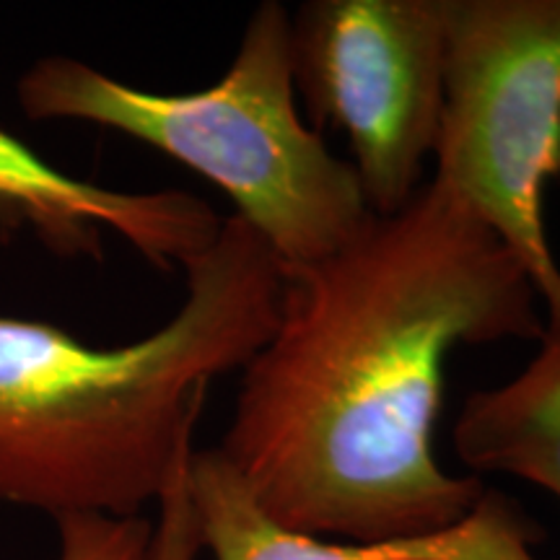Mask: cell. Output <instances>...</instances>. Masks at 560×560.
Returning a JSON list of instances; mask_svg holds the SVG:
<instances>
[{"instance_id":"cell-1","label":"cell","mask_w":560,"mask_h":560,"mask_svg":"<svg viewBox=\"0 0 560 560\" xmlns=\"http://www.w3.org/2000/svg\"><path fill=\"white\" fill-rule=\"evenodd\" d=\"M270 338L215 446L280 527L327 540L436 535L486 493L433 454L446 359L540 342L548 319L514 252L429 179L325 260L283 268Z\"/></svg>"},{"instance_id":"cell-2","label":"cell","mask_w":560,"mask_h":560,"mask_svg":"<svg viewBox=\"0 0 560 560\" xmlns=\"http://www.w3.org/2000/svg\"><path fill=\"white\" fill-rule=\"evenodd\" d=\"M182 270L179 310L125 346L0 314V506L52 522L156 506L210 384L247 366L283 296L278 257L236 215Z\"/></svg>"},{"instance_id":"cell-3","label":"cell","mask_w":560,"mask_h":560,"mask_svg":"<svg viewBox=\"0 0 560 560\" xmlns=\"http://www.w3.org/2000/svg\"><path fill=\"white\" fill-rule=\"evenodd\" d=\"M16 102L34 122L122 132L200 174L283 268L325 260L371 221L350 161L296 107L291 11L278 0L252 11L213 86L145 91L70 55H45L19 75Z\"/></svg>"},{"instance_id":"cell-4","label":"cell","mask_w":560,"mask_h":560,"mask_svg":"<svg viewBox=\"0 0 560 560\" xmlns=\"http://www.w3.org/2000/svg\"><path fill=\"white\" fill-rule=\"evenodd\" d=\"M444 107L431 182L472 210L560 322L545 195L560 177V0H441Z\"/></svg>"},{"instance_id":"cell-5","label":"cell","mask_w":560,"mask_h":560,"mask_svg":"<svg viewBox=\"0 0 560 560\" xmlns=\"http://www.w3.org/2000/svg\"><path fill=\"white\" fill-rule=\"evenodd\" d=\"M291 75L312 128L348 138L371 215L408 206L444 107L441 0H306L291 11Z\"/></svg>"},{"instance_id":"cell-6","label":"cell","mask_w":560,"mask_h":560,"mask_svg":"<svg viewBox=\"0 0 560 560\" xmlns=\"http://www.w3.org/2000/svg\"><path fill=\"white\" fill-rule=\"evenodd\" d=\"M0 221L24 226L62 260H102L104 236L122 240L170 272L215 242L223 219L187 190L128 192L58 170L0 128Z\"/></svg>"},{"instance_id":"cell-7","label":"cell","mask_w":560,"mask_h":560,"mask_svg":"<svg viewBox=\"0 0 560 560\" xmlns=\"http://www.w3.org/2000/svg\"><path fill=\"white\" fill-rule=\"evenodd\" d=\"M187 486L200 548L213 560H540L545 540L520 503L488 488L465 520L436 535L350 542L272 522L215 446L192 452Z\"/></svg>"},{"instance_id":"cell-8","label":"cell","mask_w":560,"mask_h":560,"mask_svg":"<svg viewBox=\"0 0 560 560\" xmlns=\"http://www.w3.org/2000/svg\"><path fill=\"white\" fill-rule=\"evenodd\" d=\"M452 441L472 472L514 475L560 499V322L522 374L467 397Z\"/></svg>"},{"instance_id":"cell-9","label":"cell","mask_w":560,"mask_h":560,"mask_svg":"<svg viewBox=\"0 0 560 560\" xmlns=\"http://www.w3.org/2000/svg\"><path fill=\"white\" fill-rule=\"evenodd\" d=\"M55 560H151L153 522L140 516L75 514L55 522Z\"/></svg>"},{"instance_id":"cell-10","label":"cell","mask_w":560,"mask_h":560,"mask_svg":"<svg viewBox=\"0 0 560 560\" xmlns=\"http://www.w3.org/2000/svg\"><path fill=\"white\" fill-rule=\"evenodd\" d=\"M192 452L179 462L170 486L164 488L156 503L151 560H198L202 552L198 522H195V509L190 501V486H187Z\"/></svg>"}]
</instances>
